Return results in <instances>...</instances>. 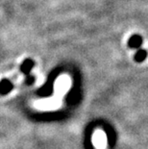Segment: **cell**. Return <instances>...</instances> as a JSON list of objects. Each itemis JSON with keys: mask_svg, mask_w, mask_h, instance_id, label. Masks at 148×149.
I'll list each match as a JSON object with an SVG mask.
<instances>
[{"mask_svg": "<svg viewBox=\"0 0 148 149\" xmlns=\"http://www.w3.org/2000/svg\"><path fill=\"white\" fill-rule=\"evenodd\" d=\"M142 45V38L140 35H133L128 40V46L133 49H140Z\"/></svg>", "mask_w": 148, "mask_h": 149, "instance_id": "6da1fadb", "label": "cell"}, {"mask_svg": "<svg viewBox=\"0 0 148 149\" xmlns=\"http://www.w3.org/2000/svg\"><path fill=\"white\" fill-rule=\"evenodd\" d=\"M34 65H35V63L33 60H31V59H26L25 61L22 63V65H21V71L23 72L24 74H26L27 76L30 74V72L31 70H32V68H34Z\"/></svg>", "mask_w": 148, "mask_h": 149, "instance_id": "7a4b0ae2", "label": "cell"}, {"mask_svg": "<svg viewBox=\"0 0 148 149\" xmlns=\"http://www.w3.org/2000/svg\"><path fill=\"white\" fill-rule=\"evenodd\" d=\"M12 88H13V85L10 81L2 80L0 82V93L1 94H7L12 91Z\"/></svg>", "mask_w": 148, "mask_h": 149, "instance_id": "3957f363", "label": "cell"}, {"mask_svg": "<svg viewBox=\"0 0 148 149\" xmlns=\"http://www.w3.org/2000/svg\"><path fill=\"white\" fill-rule=\"evenodd\" d=\"M147 55H148V53L146 50L140 48V49H138V51L135 54L134 59L137 63H142L143 61H145V59L147 58Z\"/></svg>", "mask_w": 148, "mask_h": 149, "instance_id": "277c9868", "label": "cell"}]
</instances>
